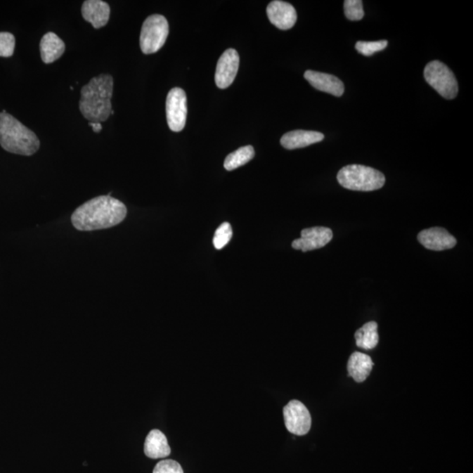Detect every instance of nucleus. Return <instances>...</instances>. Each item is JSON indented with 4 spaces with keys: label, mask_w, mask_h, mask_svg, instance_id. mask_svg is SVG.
<instances>
[{
    "label": "nucleus",
    "mask_w": 473,
    "mask_h": 473,
    "mask_svg": "<svg viewBox=\"0 0 473 473\" xmlns=\"http://www.w3.org/2000/svg\"><path fill=\"white\" fill-rule=\"evenodd\" d=\"M0 145L12 154L31 156L40 148L37 135L6 111L0 112Z\"/></svg>",
    "instance_id": "7ed1b4c3"
},
{
    "label": "nucleus",
    "mask_w": 473,
    "mask_h": 473,
    "mask_svg": "<svg viewBox=\"0 0 473 473\" xmlns=\"http://www.w3.org/2000/svg\"><path fill=\"white\" fill-rule=\"evenodd\" d=\"M144 453L145 456L153 460L169 456L171 449L167 437L161 430L153 429L149 432L145 441Z\"/></svg>",
    "instance_id": "dca6fc26"
},
{
    "label": "nucleus",
    "mask_w": 473,
    "mask_h": 473,
    "mask_svg": "<svg viewBox=\"0 0 473 473\" xmlns=\"http://www.w3.org/2000/svg\"><path fill=\"white\" fill-rule=\"evenodd\" d=\"M356 344L365 350H372L379 343L378 325L375 322L366 323L355 333Z\"/></svg>",
    "instance_id": "6ab92c4d"
},
{
    "label": "nucleus",
    "mask_w": 473,
    "mask_h": 473,
    "mask_svg": "<svg viewBox=\"0 0 473 473\" xmlns=\"http://www.w3.org/2000/svg\"><path fill=\"white\" fill-rule=\"evenodd\" d=\"M238 66H240V56L235 49L229 48L220 56L216 64L215 82L219 89H226L235 80Z\"/></svg>",
    "instance_id": "1a4fd4ad"
},
{
    "label": "nucleus",
    "mask_w": 473,
    "mask_h": 473,
    "mask_svg": "<svg viewBox=\"0 0 473 473\" xmlns=\"http://www.w3.org/2000/svg\"><path fill=\"white\" fill-rule=\"evenodd\" d=\"M127 214V206L122 202L111 195H101L79 206L71 216V223L81 232H91L118 226Z\"/></svg>",
    "instance_id": "f257e3e1"
},
{
    "label": "nucleus",
    "mask_w": 473,
    "mask_h": 473,
    "mask_svg": "<svg viewBox=\"0 0 473 473\" xmlns=\"http://www.w3.org/2000/svg\"><path fill=\"white\" fill-rule=\"evenodd\" d=\"M284 422L290 433L304 436L311 428V415L301 401H290L283 408Z\"/></svg>",
    "instance_id": "6e6552de"
},
{
    "label": "nucleus",
    "mask_w": 473,
    "mask_h": 473,
    "mask_svg": "<svg viewBox=\"0 0 473 473\" xmlns=\"http://www.w3.org/2000/svg\"><path fill=\"white\" fill-rule=\"evenodd\" d=\"M187 96L183 89L173 88L166 101V115L169 127L173 131L183 130L187 119Z\"/></svg>",
    "instance_id": "0eeeda50"
},
{
    "label": "nucleus",
    "mask_w": 473,
    "mask_h": 473,
    "mask_svg": "<svg viewBox=\"0 0 473 473\" xmlns=\"http://www.w3.org/2000/svg\"><path fill=\"white\" fill-rule=\"evenodd\" d=\"M169 27L166 18L153 14L142 25L140 44L145 55L155 54L164 46L169 37Z\"/></svg>",
    "instance_id": "39448f33"
},
{
    "label": "nucleus",
    "mask_w": 473,
    "mask_h": 473,
    "mask_svg": "<svg viewBox=\"0 0 473 473\" xmlns=\"http://www.w3.org/2000/svg\"><path fill=\"white\" fill-rule=\"evenodd\" d=\"M89 126L92 127V130H93L94 133H101V131L103 129L102 124L101 123H93V122H90L89 123Z\"/></svg>",
    "instance_id": "a878e982"
},
{
    "label": "nucleus",
    "mask_w": 473,
    "mask_h": 473,
    "mask_svg": "<svg viewBox=\"0 0 473 473\" xmlns=\"http://www.w3.org/2000/svg\"><path fill=\"white\" fill-rule=\"evenodd\" d=\"M337 178L341 186L356 191L380 190L386 181L385 176L379 170L356 164L344 167Z\"/></svg>",
    "instance_id": "20e7f679"
},
{
    "label": "nucleus",
    "mask_w": 473,
    "mask_h": 473,
    "mask_svg": "<svg viewBox=\"0 0 473 473\" xmlns=\"http://www.w3.org/2000/svg\"><path fill=\"white\" fill-rule=\"evenodd\" d=\"M232 226L229 223H223L216 231L214 238H213V245L216 249L221 250L232 240Z\"/></svg>",
    "instance_id": "412c9836"
},
{
    "label": "nucleus",
    "mask_w": 473,
    "mask_h": 473,
    "mask_svg": "<svg viewBox=\"0 0 473 473\" xmlns=\"http://www.w3.org/2000/svg\"><path fill=\"white\" fill-rule=\"evenodd\" d=\"M304 78L316 90L326 92L335 97H341L344 94L343 82L332 74L307 70L304 73Z\"/></svg>",
    "instance_id": "ddd939ff"
},
{
    "label": "nucleus",
    "mask_w": 473,
    "mask_h": 473,
    "mask_svg": "<svg viewBox=\"0 0 473 473\" xmlns=\"http://www.w3.org/2000/svg\"><path fill=\"white\" fill-rule=\"evenodd\" d=\"M344 14L348 20H361L365 15L361 0H346L344 4Z\"/></svg>",
    "instance_id": "5701e85b"
},
{
    "label": "nucleus",
    "mask_w": 473,
    "mask_h": 473,
    "mask_svg": "<svg viewBox=\"0 0 473 473\" xmlns=\"http://www.w3.org/2000/svg\"><path fill=\"white\" fill-rule=\"evenodd\" d=\"M113 77L101 74L81 89L79 109L89 122L102 123L111 116Z\"/></svg>",
    "instance_id": "f03ea898"
},
{
    "label": "nucleus",
    "mask_w": 473,
    "mask_h": 473,
    "mask_svg": "<svg viewBox=\"0 0 473 473\" xmlns=\"http://www.w3.org/2000/svg\"><path fill=\"white\" fill-rule=\"evenodd\" d=\"M266 13L273 25L280 30H289L297 20V13L291 4L280 0L272 1L266 8Z\"/></svg>",
    "instance_id": "9b49d317"
},
{
    "label": "nucleus",
    "mask_w": 473,
    "mask_h": 473,
    "mask_svg": "<svg viewBox=\"0 0 473 473\" xmlns=\"http://www.w3.org/2000/svg\"><path fill=\"white\" fill-rule=\"evenodd\" d=\"M325 135L319 131L296 130L284 134L280 138V144L289 150L308 147L323 141Z\"/></svg>",
    "instance_id": "2eb2a0df"
},
{
    "label": "nucleus",
    "mask_w": 473,
    "mask_h": 473,
    "mask_svg": "<svg viewBox=\"0 0 473 473\" xmlns=\"http://www.w3.org/2000/svg\"><path fill=\"white\" fill-rule=\"evenodd\" d=\"M40 51L44 63H52L58 60L65 52V44L58 34L49 32L41 39Z\"/></svg>",
    "instance_id": "f3484780"
},
{
    "label": "nucleus",
    "mask_w": 473,
    "mask_h": 473,
    "mask_svg": "<svg viewBox=\"0 0 473 473\" xmlns=\"http://www.w3.org/2000/svg\"><path fill=\"white\" fill-rule=\"evenodd\" d=\"M15 48V37L7 32L0 33V56L1 58H11L13 55Z\"/></svg>",
    "instance_id": "b1692460"
},
{
    "label": "nucleus",
    "mask_w": 473,
    "mask_h": 473,
    "mask_svg": "<svg viewBox=\"0 0 473 473\" xmlns=\"http://www.w3.org/2000/svg\"><path fill=\"white\" fill-rule=\"evenodd\" d=\"M111 8L108 3L101 0H87L82 6V15L94 28H101L108 23Z\"/></svg>",
    "instance_id": "4468645a"
},
{
    "label": "nucleus",
    "mask_w": 473,
    "mask_h": 473,
    "mask_svg": "<svg viewBox=\"0 0 473 473\" xmlns=\"http://www.w3.org/2000/svg\"><path fill=\"white\" fill-rule=\"evenodd\" d=\"M153 473H183V470L178 462L167 460L159 462Z\"/></svg>",
    "instance_id": "393cba45"
},
{
    "label": "nucleus",
    "mask_w": 473,
    "mask_h": 473,
    "mask_svg": "<svg viewBox=\"0 0 473 473\" xmlns=\"http://www.w3.org/2000/svg\"><path fill=\"white\" fill-rule=\"evenodd\" d=\"M254 155V148L252 145H245V147L238 148L227 156L223 167L228 171H232V170L240 168V167L244 166L252 161Z\"/></svg>",
    "instance_id": "aec40b11"
},
{
    "label": "nucleus",
    "mask_w": 473,
    "mask_h": 473,
    "mask_svg": "<svg viewBox=\"0 0 473 473\" xmlns=\"http://www.w3.org/2000/svg\"><path fill=\"white\" fill-rule=\"evenodd\" d=\"M387 41H358L355 48L358 53L365 56H371L377 52L382 51L387 48Z\"/></svg>",
    "instance_id": "4be33fe9"
},
{
    "label": "nucleus",
    "mask_w": 473,
    "mask_h": 473,
    "mask_svg": "<svg viewBox=\"0 0 473 473\" xmlns=\"http://www.w3.org/2000/svg\"><path fill=\"white\" fill-rule=\"evenodd\" d=\"M417 238L423 247L432 251L448 250L457 245L456 238L441 227L423 230L418 234Z\"/></svg>",
    "instance_id": "f8f14e48"
},
{
    "label": "nucleus",
    "mask_w": 473,
    "mask_h": 473,
    "mask_svg": "<svg viewBox=\"0 0 473 473\" xmlns=\"http://www.w3.org/2000/svg\"><path fill=\"white\" fill-rule=\"evenodd\" d=\"M427 83L444 98L454 99L458 93V84L453 71L439 60L427 64L425 69Z\"/></svg>",
    "instance_id": "423d86ee"
},
{
    "label": "nucleus",
    "mask_w": 473,
    "mask_h": 473,
    "mask_svg": "<svg viewBox=\"0 0 473 473\" xmlns=\"http://www.w3.org/2000/svg\"><path fill=\"white\" fill-rule=\"evenodd\" d=\"M332 231L327 227H311L302 231L301 238L294 240L292 247L296 250L308 252L322 248L332 241Z\"/></svg>",
    "instance_id": "9d476101"
},
{
    "label": "nucleus",
    "mask_w": 473,
    "mask_h": 473,
    "mask_svg": "<svg viewBox=\"0 0 473 473\" xmlns=\"http://www.w3.org/2000/svg\"><path fill=\"white\" fill-rule=\"evenodd\" d=\"M372 368L373 362L371 357L358 351L351 354L348 361V373L358 383L364 382L368 379Z\"/></svg>",
    "instance_id": "a211bd4d"
}]
</instances>
